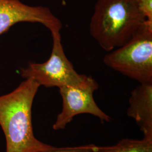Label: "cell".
Returning a JSON list of instances; mask_svg holds the SVG:
<instances>
[{
	"label": "cell",
	"instance_id": "6da1fadb",
	"mask_svg": "<svg viewBox=\"0 0 152 152\" xmlns=\"http://www.w3.org/2000/svg\"><path fill=\"white\" fill-rule=\"evenodd\" d=\"M41 86L31 78L13 91L0 96V126L6 140V152H38L53 146L34 136L32 109Z\"/></svg>",
	"mask_w": 152,
	"mask_h": 152
},
{
	"label": "cell",
	"instance_id": "9c48e42d",
	"mask_svg": "<svg viewBox=\"0 0 152 152\" xmlns=\"http://www.w3.org/2000/svg\"><path fill=\"white\" fill-rule=\"evenodd\" d=\"M97 146L94 144H89L78 147L57 148L53 147L48 149L38 152H95Z\"/></svg>",
	"mask_w": 152,
	"mask_h": 152
},
{
	"label": "cell",
	"instance_id": "ba28073f",
	"mask_svg": "<svg viewBox=\"0 0 152 152\" xmlns=\"http://www.w3.org/2000/svg\"><path fill=\"white\" fill-rule=\"evenodd\" d=\"M95 152H152V140L125 139L113 146H97Z\"/></svg>",
	"mask_w": 152,
	"mask_h": 152
},
{
	"label": "cell",
	"instance_id": "3957f363",
	"mask_svg": "<svg viewBox=\"0 0 152 152\" xmlns=\"http://www.w3.org/2000/svg\"><path fill=\"white\" fill-rule=\"evenodd\" d=\"M103 62L140 83L152 82V22L147 20L129 41L105 55Z\"/></svg>",
	"mask_w": 152,
	"mask_h": 152
},
{
	"label": "cell",
	"instance_id": "277c9868",
	"mask_svg": "<svg viewBox=\"0 0 152 152\" xmlns=\"http://www.w3.org/2000/svg\"><path fill=\"white\" fill-rule=\"evenodd\" d=\"M53 44L49 59L42 63H31L21 69L24 79L31 78L46 87L82 86L92 80V77L78 73L65 55L60 32L51 34Z\"/></svg>",
	"mask_w": 152,
	"mask_h": 152
},
{
	"label": "cell",
	"instance_id": "5b68a950",
	"mask_svg": "<svg viewBox=\"0 0 152 152\" xmlns=\"http://www.w3.org/2000/svg\"><path fill=\"white\" fill-rule=\"evenodd\" d=\"M99 87L95 79L82 86H66L60 87L63 108L53 126L54 130L64 129L78 114H92L102 122H108L110 117L98 107L94 99V92Z\"/></svg>",
	"mask_w": 152,
	"mask_h": 152
},
{
	"label": "cell",
	"instance_id": "7a4b0ae2",
	"mask_svg": "<svg viewBox=\"0 0 152 152\" xmlns=\"http://www.w3.org/2000/svg\"><path fill=\"white\" fill-rule=\"evenodd\" d=\"M147 20L136 0H98L90 32L104 50L110 52L129 41Z\"/></svg>",
	"mask_w": 152,
	"mask_h": 152
},
{
	"label": "cell",
	"instance_id": "30bf717a",
	"mask_svg": "<svg viewBox=\"0 0 152 152\" xmlns=\"http://www.w3.org/2000/svg\"><path fill=\"white\" fill-rule=\"evenodd\" d=\"M136 1L147 20L152 22V0H136Z\"/></svg>",
	"mask_w": 152,
	"mask_h": 152
},
{
	"label": "cell",
	"instance_id": "8992f818",
	"mask_svg": "<svg viewBox=\"0 0 152 152\" xmlns=\"http://www.w3.org/2000/svg\"><path fill=\"white\" fill-rule=\"evenodd\" d=\"M20 22L42 24L51 34L62 28L60 19L48 7L28 5L20 0H0V36Z\"/></svg>",
	"mask_w": 152,
	"mask_h": 152
},
{
	"label": "cell",
	"instance_id": "52a82bcc",
	"mask_svg": "<svg viewBox=\"0 0 152 152\" xmlns=\"http://www.w3.org/2000/svg\"><path fill=\"white\" fill-rule=\"evenodd\" d=\"M127 114L136 121L144 138L152 140V82L140 83L131 92Z\"/></svg>",
	"mask_w": 152,
	"mask_h": 152
}]
</instances>
